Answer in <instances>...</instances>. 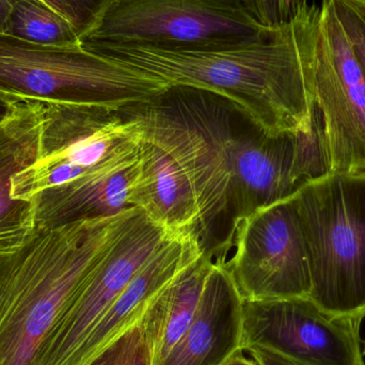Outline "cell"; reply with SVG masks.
I'll use <instances>...</instances> for the list:
<instances>
[{
	"mask_svg": "<svg viewBox=\"0 0 365 365\" xmlns=\"http://www.w3.org/2000/svg\"><path fill=\"white\" fill-rule=\"evenodd\" d=\"M321 6L298 2L289 21L265 36L219 46L83 43V48L160 77L171 87L192 88L221 98L266 137L312 128L314 63Z\"/></svg>",
	"mask_w": 365,
	"mask_h": 365,
	"instance_id": "cell-1",
	"label": "cell"
},
{
	"mask_svg": "<svg viewBox=\"0 0 365 365\" xmlns=\"http://www.w3.org/2000/svg\"><path fill=\"white\" fill-rule=\"evenodd\" d=\"M133 210L61 227H36L19 248L0 257V365L32 364Z\"/></svg>",
	"mask_w": 365,
	"mask_h": 365,
	"instance_id": "cell-2",
	"label": "cell"
},
{
	"mask_svg": "<svg viewBox=\"0 0 365 365\" xmlns=\"http://www.w3.org/2000/svg\"><path fill=\"white\" fill-rule=\"evenodd\" d=\"M158 101L133 107L140 140L130 201L169 231L200 235L230 208L223 128L173 115Z\"/></svg>",
	"mask_w": 365,
	"mask_h": 365,
	"instance_id": "cell-3",
	"label": "cell"
},
{
	"mask_svg": "<svg viewBox=\"0 0 365 365\" xmlns=\"http://www.w3.org/2000/svg\"><path fill=\"white\" fill-rule=\"evenodd\" d=\"M171 86L83 45L44 46L0 34V96L11 101L128 109L155 102Z\"/></svg>",
	"mask_w": 365,
	"mask_h": 365,
	"instance_id": "cell-4",
	"label": "cell"
},
{
	"mask_svg": "<svg viewBox=\"0 0 365 365\" xmlns=\"http://www.w3.org/2000/svg\"><path fill=\"white\" fill-rule=\"evenodd\" d=\"M311 272L309 298L365 317V173H329L294 195Z\"/></svg>",
	"mask_w": 365,
	"mask_h": 365,
	"instance_id": "cell-5",
	"label": "cell"
},
{
	"mask_svg": "<svg viewBox=\"0 0 365 365\" xmlns=\"http://www.w3.org/2000/svg\"><path fill=\"white\" fill-rule=\"evenodd\" d=\"M274 27L246 0H109L81 42L219 46L255 40Z\"/></svg>",
	"mask_w": 365,
	"mask_h": 365,
	"instance_id": "cell-6",
	"label": "cell"
},
{
	"mask_svg": "<svg viewBox=\"0 0 365 365\" xmlns=\"http://www.w3.org/2000/svg\"><path fill=\"white\" fill-rule=\"evenodd\" d=\"M215 257L242 300L310 296L308 248L294 195L234 217Z\"/></svg>",
	"mask_w": 365,
	"mask_h": 365,
	"instance_id": "cell-7",
	"label": "cell"
},
{
	"mask_svg": "<svg viewBox=\"0 0 365 365\" xmlns=\"http://www.w3.org/2000/svg\"><path fill=\"white\" fill-rule=\"evenodd\" d=\"M140 130L133 108L43 103L38 158L14 175L12 197L29 199L78 179L138 149Z\"/></svg>",
	"mask_w": 365,
	"mask_h": 365,
	"instance_id": "cell-8",
	"label": "cell"
},
{
	"mask_svg": "<svg viewBox=\"0 0 365 365\" xmlns=\"http://www.w3.org/2000/svg\"><path fill=\"white\" fill-rule=\"evenodd\" d=\"M234 217L293 197L304 185L331 173L321 111L311 130L255 138L222 130Z\"/></svg>",
	"mask_w": 365,
	"mask_h": 365,
	"instance_id": "cell-9",
	"label": "cell"
},
{
	"mask_svg": "<svg viewBox=\"0 0 365 365\" xmlns=\"http://www.w3.org/2000/svg\"><path fill=\"white\" fill-rule=\"evenodd\" d=\"M134 207L38 347L31 365H70L94 326L173 234Z\"/></svg>",
	"mask_w": 365,
	"mask_h": 365,
	"instance_id": "cell-10",
	"label": "cell"
},
{
	"mask_svg": "<svg viewBox=\"0 0 365 365\" xmlns=\"http://www.w3.org/2000/svg\"><path fill=\"white\" fill-rule=\"evenodd\" d=\"M314 96L331 173H365V73L334 0H322Z\"/></svg>",
	"mask_w": 365,
	"mask_h": 365,
	"instance_id": "cell-11",
	"label": "cell"
},
{
	"mask_svg": "<svg viewBox=\"0 0 365 365\" xmlns=\"http://www.w3.org/2000/svg\"><path fill=\"white\" fill-rule=\"evenodd\" d=\"M364 319L332 314L309 297L244 300L242 351L265 347L304 365H365Z\"/></svg>",
	"mask_w": 365,
	"mask_h": 365,
	"instance_id": "cell-12",
	"label": "cell"
},
{
	"mask_svg": "<svg viewBox=\"0 0 365 365\" xmlns=\"http://www.w3.org/2000/svg\"><path fill=\"white\" fill-rule=\"evenodd\" d=\"M195 232L173 234L143 266L119 297L94 326L70 365H87L145 314L156 296L197 257L203 255Z\"/></svg>",
	"mask_w": 365,
	"mask_h": 365,
	"instance_id": "cell-13",
	"label": "cell"
},
{
	"mask_svg": "<svg viewBox=\"0 0 365 365\" xmlns=\"http://www.w3.org/2000/svg\"><path fill=\"white\" fill-rule=\"evenodd\" d=\"M138 160L139 147L78 179L32 195L36 227H61L130 210Z\"/></svg>",
	"mask_w": 365,
	"mask_h": 365,
	"instance_id": "cell-14",
	"label": "cell"
},
{
	"mask_svg": "<svg viewBox=\"0 0 365 365\" xmlns=\"http://www.w3.org/2000/svg\"><path fill=\"white\" fill-rule=\"evenodd\" d=\"M242 336L244 300L216 259L190 325L160 365H225L244 351Z\"/></svg>",
	"mask_w": 365,
	"mask_h": 365,
	"instance_id": "cell-15",
	"label": "cell"
},
{
	"mask_svg": "<svg viewBox=\"0 0 365 365\" xmlns=\"http://www.w3.org/2000/svg\"><path fill=\"white\" fill-rule=\"evenodd\" d=\"M43 103L16 101L0 123V257L21 246L36 229L34 202L12 197V179L38 154Z\"/></svg>",
	"mask_w": 365,
	"mask_h": 365,
	"instance_id": "cell-16",
	"label": "cell"
},
{
	"mask_svg": "<svg viewBox=\"0 0 365 365\" xmlns=\"http://www.w3.org/2000/svg\"><path fill=\"white\" fill-rule=\"evenodd\" d=\"M216 259L204 251L182 269L151 302L145 323L151 342L154 365H160L184 336L197 313Z\"/></svg>",
	"mask_w": 365,
	"mask_h": 365,
	"instance_id": "cell-17",
	"label": "cell"
},
{
	"mask_svg": "<svg viewBox=\"0 0 365 365\" xmlns=\"http://www.w3.org/2000/svg\"><path fill=\"white\" fill-rule=\"evenodd\" d=\"M4 34L44 46L81 45L76 28L41 0H17Z\"/></svg>",
	"mask_w": 365,
	"mask_h": 365,
	"instance_id": "cell-18",
	"label": "cell"
},
{
	"mask_svg": "<svg viewBox=\"0 0 365 365\" xmlns=\"http://www.w3.org/2000/svg\"><path fill=\"white\" fill-rule=\"evenodd\" d=\"M145 314L107 345L87 365H154Z\"/></svg>",
	"mask_w": 365,
	"mask_h": 365,
	"instance_id": "cell-19",
	"label": "cell"
},
{
	"mask_svg": "<svg viewBox=\"0 0 365 365\" xmlns=\"http://www.w3.org/2000/svg\"><path fill=\"white\" fill-rule=\"evenodd\" d=\"M334 1L365 73V10L341 0Z\"/></svg>",
	"mask_w": 365,
	"mask_h": 365,
	"instance_id": "cell-20",
	"label": "cell"
},
{
	"mask_svg": "<svg viewBox=\"0 0 365 365\" xmlns=\"http://www.w3.org/2000/svg\"><path fill=\"white\" fill-rule=\"evenodd\" d=\"M298 2V0H246L251 12L267 27L289 21Z\"/></svg>",
	"mask_w": 365,
	"mask_h": 365,
	"instance_id": "cell-21",
	"label": "cell"
},
{
	"mask_svg": "<svg viewBox=\"0 0 365 365\" xmlns=\"http://www.w3.org/2000/svg\"><path fill=\"white\" fill-rule=\"evenodd\" d=\"M72 14L73 23L81 34L89 29L109 0H63Z\"/></svg>",
	"mask_w": 365,
	"mask_h": 365,
	"instance_id": "cell-22",
	"label": "cell"
},
{
	"mask_svg": "<svg viewBox=\"0 0 365 365\" xmlns=\"http://www.w3.org/2000/svg\"><path fill=\"white\" fill-rule=\"evenodd\" d=\"M245 351H248L257 365H304L265 347L251 346Z\"/></svg>",
	"mask_w": 365,
	"mask_h": 365,
	"instance_id": "cell-23",
	"label": "cell"
},
{
	"mask_svg": "<svg viewBox=\"0 0 365 365\" xmlns=\"http://www.w3.org/2000/svg\"><path fill=\"white\" fill-rule=\"evenodd\" d=\"M17 0H0V34H6V23Z\"/></svg>",
	"mask_w": 365,
	"mask_h": 365,
	"instance_id": "cell-24",
	"label": "cell"
},
{
	"mask_svg": "<svg viewBox=\"0 0 365 365\" xmlns=\"http://www.w3.org/2000/svg\"><path fill=\"white\" fill-rule=\"evenodd\" d=\"M41 1H43L45 4H47V6H51L53 10L59 13L60 15H62L64 19H68V21L74 26L72 14H71L70 10H68V6L64 4L63 0H41Z\"/></svg>",
	"mask_w": 365,
	"mask_h": 365,
	"instance_id": "cell-25",
	"label": "cell"
},
{
	"mask_svg": "<svg viewBox=\"0 0 365 365\" xmlns=\"http://www.w3.org/2000/svg\"><path fill=\"white\" fill-rule=\"evenodd\" d=\"M16 101H11L0 96V123L4 122L12 113Z\"/></svg>",
	"mask_w": 365,
	"mask_h": 365,
	"instance_id": "cell-26",
	"label": "cell"
},
{
	"mask_svg": "<svg viewBox=\"0 0 365 365\" xmlns=\"http://www.w3.org/2000/svg\"><path fill=\"white\" fill-rule=\"evenodd\" d=\"M225 365H257V364H255L253 360L245 357L242 353H240L234 356V357L230 359Z\"/></svg>",
	"mask_w": 365,
	"mask_h": 365,
	"instance_id": "cell-27",
	"label": "cell"
},
{
	"mask_svg": "<svg viewBox=\"0 0 365 365\" xmlns=\"http://www.w3.org/2000/svg\"><path fill=\"white\" fill-rule=\"evenodd\" d=\"M341 1L347 2V4H353V6L365 10V0H341Z\"/></svg>",
	"mask_w": 365,
	"mask_h": 365,
	"instance_id": "cell-28",
	"label": "cell"
},
{
	"mask_svg": "<svg viewBox=\"0 0 365 365\" xmlns=\"http://www.w3.org/2000/svg\"><path fill=\"white\" fill-rule=\"evenodd\" d=\"M362 345H364V349H362V351H364V355L365 356V340L362 341Z\"/></svg>",
	"mask_w": 365,
	"mask_h": 365,
	"instance_id": "cell-29",
	"label": "cell"
},
{
	"mask_svg": "<svg viewBox=\"0 0 365 365\" xmlns=\"http://www.w3.org/2000/svg\"><path fill=\"white\" fill-rule=\"evenodd\" d=\"M298 1H306V0H298Z\"/></svg>",
	"mask_w": 365,
	"mask_h": 365,
	"instance_id": "cell-30",
	"label": "cell"
}]
</instances>
